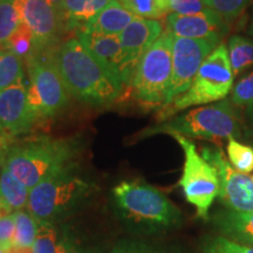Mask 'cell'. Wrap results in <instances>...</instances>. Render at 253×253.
<instances>
[{
	"mask_svg": "<svg viewBox=\"0 0 253 253\" xmlns=\"http://www.w3.org/2000/svg\"><path fill=\"white\" fill-rule=\"evenodd\" d=\"M52 54L63 84L75 99L95 107L110 106L120 99L122 84L75 37L62 41Z\"/></svg>",
	"mask_w": 253,
	"mask_h": 253,
	"instance_id": "6da1fadb",
	"label": "cell"
},
{
	"mask_svg": "<svg viewBox=\"0 0 253 253\" xmlns=\"http://www.w3.org/2000/svg\"><path fill=\"white\" fill-rule=\"evenodd\" d=\"M61 253H96V252H91L90 250H84L78 248L75 244H72L71 242L65 239V244H63V249Z\"/></svg>",
	"mask_w": 253,
	"mask_h": 253,
	"instance_id": "e575fe53",
	"label": "cell"
},
{
	"mask_svg": "<svg viewBox=\"0 0 253 253\" xmlns=\"http://www.w3.org/2000/svg\"><path fill=\"white\" fill-rule=\"evenodd\" d=\"M125 7L136 17L158 19L170 13L169 0H119Z\"/></svg>",
	"mask_w": 253,
	"mask_h": 253,
	"instance_id": "cb8c5ba5",
	"label": "cell"
},
{
	"mask_svg": "<svg viewBox=\"0 0 253 253\" xmlns=\"http://www.w3.org/2000/svg\"><path fill=\"white\" fill-rule=\"evenodd\" d=\"M39 50L26 61L28 73V100L37 120L52 119L69 102V91L56 68L53 54Z\"/></svg>",
	"mask_w": 253,
	"mask_h": 253,
	"instance_id": "ba28073f",
	"label": "cell"
},
{
	"mask_svg": "<svg viewBox=\"0 0 253 253\" xmlns=\"http://www.w3.org/2000/svg\"><path fill=\"white\" fill-rule=\"evenodd\" d=\"M21 24L32 32L39 50L53 46L63 28L61 15L47 0H14Z\"/></svg>",
	"mask_w": 253,
	"mask_h": 253,
	"instance_id": "4fadbf2b",
	"label": "cell"
},
{
	"mask_svg": "<svg viewBox=\"0 0 253 253\" xmlns=\"http://www.w3.org/2000/svg\"><path fill=\"white\" fill-rule=\"evenodd\" d=\"M112 253H158L151 250L136 244H121L114 249Z\"/></svg>",
	"mask_w": 253,
	"mask_h": 253,
	"instance_id": "836d02e7",
	"label": "cell"
},
{
	"mask_svg": "<svg viewBox=\"0 0 253 253\" xmlns=\"http://www.w3.org/2000/svg\"><path fill=\"white\" fill-rule=\"evenodd\" d=\"M203 1L207 7L219 14L231 27L238 21V19L242 18L253 0H203Z\"/></svg>",
	"mask_w": 253,
	"mask_h": 253,
	"instance_id": "4316f807",
	"label": "cell"
},
{
	"mask_svg": "<svg viewBox=\"0 0 253 253\" xmlns=\"http://www.w3.org/2000/svg\"><path fill=\"white\" fill-rule=\"evenodd\" d=\"M230 101L236 108H249L253 106V69L245 73L231 90Z\"/></svg>",
	"mask_w": 253,
	"mask_h": 253,
	"instance_id": "f546056e",
	"label": "cell"
},
{
	"mask_svg": "<svg viewBox=\"0 0 253 253\" xmlns=\"http://www.w3.org/2000/svg\"><path fill=\"white\" fill-rule=\"evenodd\" d=\"M252 179H253V176H252Z\"/></svg>",
	"mask_w": 253,
	"mask_h": 253,
	"instance_id": "ee69618b",
	"label": "cell"
},
{
	"mask_svg": "<svg viewBox=\"0 0 253 253\" xmlns=\"http://www.w3.org/2000/svg\"><path fill=\"white\" fill-rule=\"evenodd\" d=\"M90 191L91 185L79 175L72 162L31 189L26 209L39 220L52 221L72 211Z\"/></svg>",
	"mask_w": 253,
	"mask_h": 253,
	"instance_id": "5b68a950",
	"label": "cell"
},
{
	"mask_svg": "<svg viewBox=\"0 0 253 253\" xmlns=\"http://www.w3.org/2000/svg\"><path fill=\"white\" fill-rule=\"evenodd\" d=\"M184 153L183 172L178 185L186 201L196 209L199 218L207 219L214 199L219 195L220 183L217 169L198 153L190 138L173 135Z\"/></svg>",
	"mask_w": 253,
	"mask_h": 253,
	"instance_id": "9c48e42d",
	"label": "cell"
},
{
	"mask_svg": "<svg viewBox=\"0 0 253 253\" xmlns=\"http://www.w3.org/2000/svg\"><path fill=\"white\" fill-rule=\"evenodd\" d=\"M75 33H77L75 38L89 50L90 54L107 69V72L116 81L121 84V74H120L121 47H120V38L116 36L94 33V32H88L84 30H79Z\"/></svg>",
	"mask_w": 253,
	"mask_h": 253,
	"instance_id": "2e32d148",
	"label": "cell"
},
{
	"mask_svg": "<svg viewBox=\"0 0 253 253\" xmlns=\"http://www.w3.org/2000/svg\"><path fill=\"white\" fill-rule=\"evenodd\" d=\"M0 253H7V249L0 248Z\"/></svg>",
	"mask_w": 253,
	"mask_h": 253,
	"instance_id": "b9f144b4",
	"label": "cell"
},
{
	"mask_svg": "<svg viewBox=\"0 0 253 253\" xmlns=\"http://www.w3.org/2000/svg\"><path fill=\"white\" fill-rule=\"evenodd\" d=\"M221 42L223 39L216 37L204 39L173 37L172 75L164 106L189 89L202 63Z\"/></svg>",
	"mask_w": 253,
	"mask_h": 253,
	"instance_id": "30bf717a",
	"label": "cell"
},
{
	"mask_svg": "<svg viewBox=\"0 0 253 253\" xmlns=\"http://www.w3.org/2000/svg\"><path fill=\"white\" fill-rule=\"evenodd\" d=\"M118 208L129 219L170 227L181 221V211L162 191L138 179L123 181L113 189Z\"/></svg>",
	"mask_w": 253,
	"mask_h": 253,
	"instance_id": "52a82bcc",
	"label": "cell"
},
{
	"mask_svg": "<svg viewBox=\"0 0 253 253\" xmlns=\"http://www.w3.org/2000/svg\"><path fill=\"white\" fill-rule=\"evenodd\" d=\"M112 0H65L61 7V20L66 30H80L90 19L99 14Z\"/></svg>",
	"mask_w": 253,
	"mask_h": 253,
	"instance_id": "d6986e66",
	"label": "cell"
},
{
	"mask_svg": "<svg viewBox=\"0 0 253 253\" xmlns=\"http://www.w3.org/2000/svg\"><path fill=\"white\" fill-rule=\"evenodd\" d=\"M7 145H6V135L2 131L1 126H0V161L2 160V156H4L6 149H7Z\"/></svg>",
	"mask_w": 253,
	"mask_h": 253,
	"instance_id": "8d00e7d4",
	"label": "cell"
},
{
	"mask_svg": "<svg viewBox=\"0 0 253 253\" xmlns=\"http://www.w3.org/2000/svg\"><path fill=\"white\" fill-rule=\"evenodd\" d=\"M170 13L179 15H196L209 11L203 0H169Z\"/></svg>",
	"mask_w": 253,
	"mask_h": 253,
	"instance_id": "1f68e13d",
	"label": "cell"
},
{
	"mask_svg": "<svg viewBox=\"0 0 253 253\" xmlns=\"http://www.w3.org/2000/svg\"><path fill=\"white\" fill-rule=\"evenodd\" d=\"M213 220L224 237L253 248V212L220 211Z\"/></svg>",
	"mask_w": 253,
	"mask_h": 253,
	"instance_id": "ac0fdd59",
	"label": "cell"
},
{
	"mask_svg": "<svg viewBox=\"0 0 253 253\" xmlns=\"http://www.w3.org/2000/svg\"><path fill=\"white\" fill-rule=\"evenodd\" d=\"M14 226L13 213L0 218V248L9 249L13 245Z\"/></svg>",
	"mask_w": 253,
	"mask_h": 253,
	"instance_id": "d6a6232c",
	"label": "cell"
},
{
	"mask_svg": "<svg viewBox=\"0 0 253 253\" xmlns=\"http://www.w3.org/2000/svg\"><path fill=\"white\" fill-rule=\"evenodd\" d=\"M39 231L33 244V253H61L65 239L59 240L52 221L39 220Z\"/></svg>",
	"mask_w": 253,
	"mask_h": 253,
	"instance_id": "83f0119b",
	"label": "cell"
},
{
	"mask_svg": "<svg viewBox=\"0 0 253 253\" xmlns=\"http://www.w3.org/2000/svg\"><path fill=\"white\" fill-rule=\"evenodd\" d=\"M203 253H253V248L240 244L224 236H218L205 242Z\"/></svg>",
	"mask_w": 253,
	"mask_h": 253,
	"instance_id": "4dcf8cb0",
	"label": "cell"
},
{
	"mask_svg": "<svg viewBox=\"0 0 253 253\" xmlns=\"http://www.w3.org/2000/svg\"><path fill=\"white\" fill-rule=\"evenodd\" d=\"M7 253H33V248H25V246L12 245L7 249Z\"/></svg>",
	"mask_w": 253,
	"mask_h": 253,
	"instance_id": "d590c367",
	"label": "cell"
},
{
	"mask_svg": "<svg viewBox=\"0 0 253 253\" xmlns=\"http://www.w3.org/2000/svg\"><path fill=\"white\" fill-rule=\"evenodd\" d=\"M227 53L235 77L253 67V39L251 38L232 36L227 42Z\"/></svg>",
	"mask_w": 253,
	"mask_h": 253,
	"instance_id": "44dd1931",
	"label": "cell"
},
{
	"mask_svg": "<svg viewBox=\"0 0 253 253\" xmlns=\"http://www.w3.org/2000/svg\"><path fill=\"white\" fill-rule=\"evenodd\" d=\"M136 18L137 17L128 11L119 0H112L106 8L90 19L80 30L119 37Z\"/></svg>",
	"mask_w": 253,
	"mask_h": 253,
	"instance_id": "e0dca14e",
	"label": "cell"
},
{
	"mask_svg": "<svg viewBox=\"0 0 253 253\" xmlns=\"http://www.w3.org/2000/svg\"><path fill=\"white\" fill-rule=\"evenodd\" d=\"M21 26L14 0H0V46H7Z\"/></svg>",
	"mask_w": 253,
	"mask_h": 253,
	"instance_id": "d4e9b609",
	"label": "cell"
},
{
	"mask_svg": "<svg viewBox=\"0 0 253 253\" xmlns=\"http://www.w3.org/2000/svg\"><path fill=\"white\" fill-rule=\"evenodd\" d=\"M235 74L231 67L227 47L223 42L202 63L201 68L184 93L158 110L157 122H163L183 110L207 106L225 100L232 90Z\"/></svg>",
	"mask_w": 253,
	"mask_h": 253,
	"instance_id": "277c9868",
	"label": "cell"
},
{
	"mask_svg": "<svg viewBox=\"0 0 253 253\" xmlns=\"http://www.w3.org/2000/svg\"><path fill=\"white\" fill-rule=\"evenodd\" d=\"M13 217L15 224L13 245L33 248L39 231V219L34 217L27 209L15 211Z\"/></svg>",
	"mask_w": 253,
	"mask_h": 253,
	"instance_id": "603a6c76",
	"label": "cell"
},
{
	"mask_svg": "<svg viewBox=\"0 0 253 253\" xmlns=\"http://www.w3.org/2000/svg\"><path fill=\"white\" fill-rule=\"evenodd\" d=\"M156 134L181 135L219 143L230 138H240L242 125L236 107L225 99L177 114L171 119L143 129L137 136L145 138Z\"/></svg>",
	"mask_w": 253,
	"mask_h": 253,
	"instance_id": "7a4b0ae2",
	"label": "cell"
},
{
	"mask_svg": "<svg viewBox=\"0 0 253 253\" xmlns=\"http://www.w3.org/2000/svg\"><path fill=\"white\" fill-rule=\"evenodd\" d=\"M226 151L227 160L233 169L244 175L253 171V147L240 143L236 138H230Z\"/></svg>",
	"mask_w": 253,
	"mask_h": 253,
	"instance_id": "484cf974",
	"label": "cell"
},
{
	"mask_svg": "<svg viewBox=\"0 0 253 253\" xmlns=\"http://www.w3.org/2000/svg\"><path fill=\"white\" fill-rule=\"evenodd\" d=\"M172 43L173 36L164 31L135 69L129 88L145 109H161L166 103L172 75Z\"/></svg>",
	"mask_w": 253,
	"mask_h": 253,
	"instance_id": "8992f818",
	"label": "cell"
},
{
	"mask_svg": "<svg viewBox=\"0 0 253 253\" xmlns=\"http://www.w3.org/2000/svg\"><path fill=\"white\" fill-rule=\"evenodd\" d=\"M75 151L77 145L72 140L41 136L8 147L0 162L31 190L50 173L72 163Z\"/></svg>",
	"mask_w": 253,
	"mask_h": 253,
	"instance_id": "3957f363",
	"label": "cell"
},
{
	"mask_svg": "<svg viewBox=\"0 0 253 253\" xmlns=\"http://www.w3.org/2000/svg\"><path fill=\"white\" fill-rule=\"evenodd\" d=\"M31 190L14 175L1 168L0 171V197L12 212L27 208Z\"/></svg>",
	"mask_w": 253,
	"mask_h": 253,
	"instance_id": "ffe728a7",
	"label": "cell"
},
{
	"mask_svg": "<svg viewBox=\"0 0 253 253\" xmlns=\"http://www.w3.org/2000/svg\"><path fill=\"white\" fill-rule=\"evenodd\" d=\"M249 137H250V140H251V142H252V145H253V131H252V132H250Z\"/></svg>",
	"mask_w": 253,
	"mask_h": 253,
	"instance_id": "7bdbcfd3",
	"label": "cell"
},
{
	"mask_svg": "<svg viewBox=\"0 0 253 253\" xmlns=\"http://www.w3.org/2000/svg\"><path fill=\"white\" fill-rule=\"evenodd\" d=\"M202 156L216 168L219 176L220 202L227 210L253 212V179L233 169L219 148L205 147Z\"/></svg>",
	"mask_w": 253,
	"mask_h": 253,
	"instance_id": "7c38bea8",
	"label": "cell"
},
{
	"mask_svg": "<svg viewBox=\"0 0 253 253\" xmlns=\"http://www.w3.org/2000/svg\"><path fill=\"white\" fill-rule=\"evenodd\" d=\"M246 32H248L249 36L253 37V9H252L251 18H250V21H249V24H248V30H246Z\"/></svg>",
	"mask_w": 253,
	"mask_h": 253,
	"instance_id": "60d3db41",
	"label": "cell"
},
{
	"mask_svg": "<svg viewBox=\"0 0 253 253\" xmlns=\"http://www.w3.org/2000/svg\"><path fill=\"white\" fill-rule=\"evenodd\" d=\"M231 27L212 9L196 15H179L169 13L166 18V31L177 38L204 39L220 38L229 33Z\"/></svg>",
	"mask_w": 253,
	"mask_h": 253,
	"instance_id": "9a60e30c",
	"label": "cell"
},
{
	"mask_svg": "<svg viewBox=\"0 0 253 253\" xmlns=\"http://www.w3.org/2000/svg\"><path fill=\"white\" fill-rule=\"evenodd\" d=\"M7 47L14 54H17L19 58L23 59L24 61H26L28 58L36 54L37 52H39L36 38L32 34V32L23 24L19 27L17 33L11 38V40L7 43Z\"/></svg>",
	"mask_w": 253,
	"mask_h": 253,
	"instance_id": "f1b7e54d",
	"label": "cell"
},
{
	"mask_svg": "<svg viewBox=\"0 0 253 253\" xmlns=\"http://www.w3.org/2000/svg\"><path fill=\"white\" fill-rule=\"evenodd\" d=\"M163 32L162 21L137 17L120 34V74L123 88L130 87L138 62Z\"/></svg>",
	"mask_w": 253,
	"mask_h": 253,
	"instance_id": "8fae6325",
	"label": "cell"
},
{
	"mask_svg": "<svg viewBox=\"0 0 253 253\" xmlns=\"http://www.w3.org/2000/svg\"><path fill=\"white\" fill-rule=\"evenodd\" d=\"M47 2H48L50 6H53L59 13H61V7L63 2H65V0H47Z\"/></svg>",
	"mask_w": 253,
	"mask_h": 253,
	"instance_id": "f35d334b",
	"label": "cell"
},
{
	"mask_svg": "<svg viewBox=\"0 0 253 253\" xmlns=\"http://www.w3.org/2000/svg\"><path fill=\"white\" fill-rule=\"evenodd\" d=\"M36 121L28 100L26 78L0 91V126L6 137L26 134Z\"/></svg>",
	"mask_w": 253,
	"mask_h": 253,
	"instance_id": "5bb4252c",
	"label": "cell"
},
{
	"mask_svg": "<svg viewBox=\"0 0 253 253\" xmlns=\"http://www.w3.org/2000/svg\"><path fill=\"white\" fill-rule=\"evenodd\" d=\"M246 118H248V121L250 123V126H251L253 131V106L246 108Z\"/></svg>",
	"mask_w": 253,
	"mask_h": 253,
	"instance_id": "ab89813d",
	"label": "cell"
},
{
	"mask_svg": "<svg viewBox=\"0 0 253 253\" xmlns=\"http://www.w3.org/2000/svg\"><path fill=\"white\" fill-rule=\"evenodd\" d=\"M25 78L24 60L7 46H0V91Z\"/></svg>",
	"mask_w": 253,
	"mask_h": 253,
	"instance_id": "7402d4cb",
	"label": "cell"
},
{
	"mask_svg": "<svg viewBox=\"0 0 253 253\" xmlns=\"http://www.w3.org/2000/svg\"><path fill=\"white\" fill-rule=\"evenodd\" d=\"M12 213L13 212L9 210V208L4 203V201H2L1 197H0V218L8 216V214H12Z\"/></svg>",
	"mask_w": 253,
	"mask_h": 253,
	"instance_id": "74e56055",
	"label": "cell"
}]
</instances>
